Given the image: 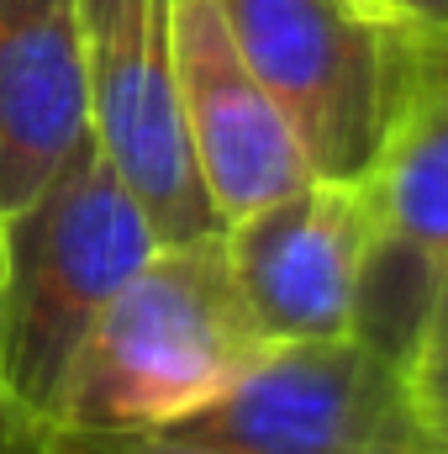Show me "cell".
Here are the masks:
<instances>
[{"instance_id": "obj_1", "label": "cell", "mask_w": 448, "mask_h": 454, "mask_svg": "<svg viewBox=\"0 0 448 454\" xmlns=\"http://www.w3.org/2000/svg\"><path fill=\"white\" fill-rule=\"evenodd\" d=\"M158 232L96 137L0 227V412L42 444L69 375L116 291L153 259Z\"/></svg>"}, {"instance_id": "obj_2", "label": "cell", "mask_w": 448, "mask_h": 454, "mask_svg": "<svg viewBox=\"0 0 448 454\" xmlns=\"http://www.w3.org/2000/svg\"><path fill=\"white\" fill-rule=\"evenodd\" d=\"M264 343L222 232L158 243L96 323L53 434H164L217 402Z\"/></svg>"}, {"instance_id": "obj_3", "label": "cell", "mask_w": 448, "mask_h": 454, "mask_svg": "<svg viewBox=\"0 0 448 454\" xmlns=\"http://www.w3.org/2000/svg\"><path fill=\"white\" fill-rule=\"evenodd\" d=\"M222 16L312 175L364 185L401 112L412 27L348 0H222Z\"/></svg>"}, {"instance_id": "obj_4", "label": "cell", "mask_w": 448, "mask_h": 454, "mask_svg": "<svg viewBox=\"0 0 448 454\" xmlns=\"http://www.w3.org/2000/svg\"><path fill=\"white\" fill-rule=\"evenodd\" d=\"M158 439L227 454H433L406 359L364 333L264 343L217 402Z\"/></svg>"}, {"instance_id": "obj_5", "label": "cell", "mask_w": 448, "mask_h": 454, "mask_svg": "<svg viewBox=\"0 0 448 454\" xmlns=\"http://www.w3.org/2000/svg\"><path fill=\"white\" fill-rule=\"evenodd\" d=\"M80 21L90 64V137L101 159L143 201L158 243L222 232L190 153L174 0H80Z\"/></svg>"}, {"instance_id": "obj_6", "label": "cell", "mask_w": 448, "mask_h": 454, "mask_svg": "<svg viewBox=\"0 0 448 454\" xmlns=\"http://www.w3.org/2000/svg\"><path fill=\"white\" fill-rule=\"evenodd\" d=\"M237 296L269 343L353 333L380 223L364 185L312 180L222 227Z\"/></svg>"}, {"instance_id": "obj_7", "label": "cell", "mask_w": 448, "mask_h": 454, "mask_svg": "<svg viewBox=\"0 0 448 454\" xmlns=\"http://www.w3.org/2000/svg\"><path fill=\"white\" fill-rule=\"evenodd\" d=\"M174 53L190 153L222 227L317 180L280 106L237 53L222 0H174Z\"/></svg>"}, {"instance_id": "obj_8", "label": "cell", "mask_w": 448, "mask_h": 454, "mask_svg": "<svg viewBox=\"0 0 448 454\" xmlns=\"http://www.w3.org/2000/svg\"><path fill=\"white\" fill-rule=\"evenodd\" d=\"M90 148L80 0H0V212L27 207Z\"/></svg>"}, {"instance_id": "obj_9", "label": "cell", "mask_w": 448, "mask_h": 454, "mask_svg": "<svg viewBox=\"0 0 448 454\" xmlns=\"http://www.w3.org/2000/svg\"><path fill=\"white\" fill-rule=\"evenodd\" d=\"M380 238L448 280V37L412 27L401 112L364 180Z\"/></svg>"}, {"instance_id": "obj_10", "label": "cell", "mask_w": 448, "mask_h": 454, "mask_svg": "<svg viewBox=\"0 0 448 454\" xmlns=\"http://www.w3.org/2000/svg\"><path fill=\"white\" fill-rule=\"evenodd\" d=\"M406 386H412V407L428 434V450L448 454V280H438L428 317L406 348Z\"/></svg>"}, {"instance_id": "obj_11", "label": "cell", "mask_w": 448, "mask_h": 454, "mask_svg": "<svg viewBox=\"0 0 448 454\" xmlns=\"http://www.w3.org/2000/svg\"><path fill=\"white\" fill-rule=\"evenodd\" d=\"M42 454H227L206 444H180V439H158V434H48Z\"/></svg>"}, {"instance_id": "obj_12", "label": "cell", "mask_w": 448, "mask_h": 454, "mask_svg": "<svg viewBox=\"0 0 448 454\" xmlns=\"http://www.w3.org/2000/svg\"><path fill=\"white\" fill-rule=\"evenodd\" d=\"M396 21L417 27V32H444L448 37V0H385Z\"/></svg>"}, {"instance_id": "obj_13", "label": "cell", "mask_w": 448, "mask_h": 454, "mask_svg": "<svg viewBox=\"0 0 448 454\" xmlns=\"http://www.w3.org/2000/svg\"><path fill=\"white\" fill-rule=\"evenodd\" d=\"M5 450H42V444H32V439H21V434H16V423H11V418L0 412V454H5Z\"/></svg>"}, {"instance_id": "obj_14", "label": "cell", "mask_w": 448, "mask_h": 454, "mask_svg": "<svg viewBox=\"0 0 448 454\" xmlns=\"http://www.w3.org/2000/svg\"><path fill=\"white\" fill-rule=\"evenodd\" d=\"M348 5H359V11H375V16H390V5H385V0H348Z\"/></svg>"}, {"instance_id": "obj_15", "label": "cell", "mask_w": 448, "mask_h": 454, "mask_svg": "<svg viewBox=\"0 0 448 454\" xmlns=\"http://www.w3.org/2000/svg\"><path fill=\"white\" fill-rule=\"evenodd\" d=\"M5 454H42V450H5Z\"/></svg>"}, {"instance_id": "obj_16", "label": "cell", "mask_w": 448, "mask_h": 454, "mask_svg": "<svg viewBox=\"0 0 448 454\" xmlns=\"http://www.w3.org/2000/svg\"><path fill=\"white\" fill-rule=\"evenodd\" d=\"M0 227H5V212H0Z\"/></svg>"}]
</instances>
